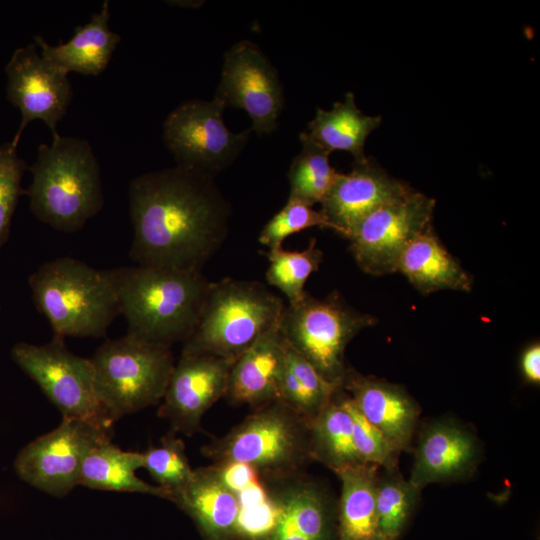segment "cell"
I'll return each mask as SVG.
<instances>
[{"instance_id":"23","label":"cell","mask_w":540,"mask_h":540,"mask_svg":"<svg viewBox=\"0 0 540 540\" xmlns=\"http://www.w3.org/2000/svg\"><path fill=\"white\" fill-rule=\"evenodd\" d=\"M420 293L440 290L469 292L473 279L438 239L432 226L418 234L405 248L397 271Z\"/></svg>"},{"instance_id":"26","label":"cell","mask_w":540,"mask_h":540,"mask_svg":"<svg viewBox=\"0 0 540 540\" xmlns=\"http://www.w3.org/2000/svg\"><path fill=\"white\" fill-rule=\"evenodd\" d=\"M381 116L366 115L359 110L352 92L344 100L334 103L331 110L317 108L308 124L307 134L329 153L346 151L355 161L366 158V139L381 124Z\"/></svg>"},{"instance_id":"28","label":"cell","mask_w":540,"mask_h":540,"mask_svg":"<svg viewBox=\"0 0 540 540\" xmlns=\"http://www.w3.org/2000/svg\"><path fill=\"white\" fill-rule=\"evenodd\" d=\"M301 151L293 158L288 172L289 197L310 206L322 203L339 174L329 162L330 153L307 132L300 133Z\"/></svg>"},{"instance_id":"1","label":"cell","mask_w":540,"mask_h":540,"mask_svg":"<svg viewBox=\"0 0 540 540\" xmlns=\"http://www.w3.org/2000/svg\"><path fill=\"white\" fill-rule=\"evenodd\" d=\"M136 265L200 271L224 243L231 206L214 175L177 165L134 178L129 186Z\"/></svg>"},{"instance_id":"20","label":"cell","mask_w":540,"mask_h":540,"mask_svg":"<svg viewBox=\"0 0 540 540\" xmlns=\"http://www.w3.org/2000/svg\"><path fill=\"white\" fill-rule=\"evenodd\" d=\"M342 389L359 412L373 424L399 452L408 451L420 408L408 392L397 384L362 375L349 368Z\"/></svg>"},{"instance_id":"21","label":"cell","mask_w":540,"mask_h":540,"mask_svg":"<svg viewBox=\"0 0 540 540\" xmlns=\"http://www.w3.org/2000/svg\"><path fill=\"white\" fill-rule=\"evenodd\" d=\"M286 351L287 343L278 324L234 360L225 396L234 404L254 407L277 400Z\"/></svg>"},{"instance_id":"36","label":"cell","mask_w":540,"mask_h":540,"mask_svg":"<svg viewBox=\"0 0 540 540\" xmlns=\"http://www.w3.org/2000/svg\"><path fill=\"white\" fill-rule=\"evenodd\" d=\"M520 369L526 382L540 383V344L534 342L524 349L520 358Z\"/></svg>"},{"instance_id":"19","label":"cell","mask_w":540,"mask_h":540,"mask_svg":"<svg viewBox=\"0 0 540 540\" xmlns=\"http://www.w3.org/2000/svg\"><path fill=\"white\" fill-rule=\"evenodd\" d=\"M169 500L192 518L204 540H234L240 536V496L217 466L193 470L189 481Z\"/></svg>"},{"instance_id":"24","label":"cell","mask_w":540,"mask_h":540,"mask_svg":"<svg viewBox=\"0 0 540 540\" xmlns=\"http://www.w3.org/2000/svg\"><path fill=\"white\" fill-rule=\"evenodd\" d=\"M378 469L360 464L336 472L341 482L338 540H382L376 509Z\"/></svg>"},{"instance_id":"2","label":"cell","mask_w":540,"mask_h":540,"mask_svg":"<svg viewBox=\"0 0 540 540\" xmlns=\"http://www.w3.org/2000/svg\"><path fill=\"white\" fill-rule=\"evenodd\" d=\"M107 271L127 334L169 348L190 337L211 285L202 272L142 265Z\"/></svg>"},{"instance_id":"10","label":"cell","mask_w":540,"mask_h":540,"mask_svg":"<svg viewBox=\"0 0 540 540\" xmlns=\"http://www.w3.org/2000/svg\"><path fill=\"white\" fill-rule=\"evenodd\" d=\"M225 108L214 96L210 101H186L169 113L163 124V139L177 165L215 176L232 164L252 130L230 131L223 120Z\"/></svg>"},{"instance_id":"25","label":"cell","mask_w":540,"mask_h":540,"mask_svg":"<svg viewBox=\"0 0 540 540\" xmlns=\"http://www.w3.org/2000/svg\"><path fill=\"white\" fill-rule=\"evenodd\" d=\"M141 467L142 452L123 451L111 440H105L86 455L78 485L97 490L149 494L169 500V491L136 476L135 471Z\"/></svg>"},{"instance_id":"8","label":"cell","mask_w":540,"mask_h":540,"mask_svg":"<svg viewBox=\"0 0 540 540\" xmlns=\"http://www.w3.org/2000/svg\"><path fill=\"white\" fill-rule=\"evenodd\" d=\"M376 321L349 306L337 292L322 299L306 292L298 302L285 305L279 329L286 342L323 378L342 388L350 368L345 362L348 344Z\"/></svg>"},{"instance_id":"31","label":"cell","mask_w":540,"mask_h":540,"mask_svg":"<svg viewBox=\"0 0 540 540\" xmlns=\"http://www.w3.org/2000/svg\"><path fill=\"white\" fill-rule=\"evenodd\" d=\"M142 454L143 467L158 486L170 494L183 487L193 474L184 442L172 432L161 439L159 446H150Z\"/></svg>"},{"instance_id":"18","label":"cell","mask_w":540,"mask_h":540,"mask_svg":"<svg viewBox=\"0 0 540 540\" xmlns=\"http://www.w3.org/2000/svg\"><path fill=\"white\" fill-rule=\"evenodd\" d=\"M479 459L477 438L449 419L431 421L422 428L408 481L419 491L431 483L463 478Z\"/></svg>"},{"instance_id":"13","label":"cell","mask_w":540,"mask_h":540,"mask_svg":"<svg viewBox=\"0 0 540 540\" xmlns=\"http://www.w3.org/2000/svg\"><path fill=\"white\" fill-rule=\"evenodd\" d=\"M215 97L226 107L243 109L251 130L271 133L283 109V90L277 71L259 47L249 40L235 43L225 54Z\"/></svg>"},{"instance_id":"37","label":"cell","mask_w":540,"mask_h":540,"mask_svg":"<svg viewBox=\"0 0 540 540\" xmlns=\"http://www.w3.org/2000/svg\"><path fill=\"white\" fill-rule=\"evenodd\" d=\"M1 309H2V307H1V304H0V313H1Z\"/></svg>"},{"instance_id":"16","label":"cell","mask_w":540,"mask_h":540,"mask_svg":"<svg viewBox=\"0 0 540 540\" xmlns=\"http://www.w3.org/2000/svg\"><path fill=\"white\" fill-rule=\"evenodd\" d=\"M412 190L366 157L362 161H355L350 172H339L321 203L320 211L334 226L335 232L349 238L364 217Z\"/></svg>"},{"instance_id":"6","label":"cell","mask_w":540,"mask_h":540,"mask_svg":"<svg viewBox=\"0 0 540 540\" xmlns=\"http://www.w3.org/2000/svg\"><path fill=\"white\" fill-rule=\"evenodd\" d=\"M203 454L217 467L243 465L275 480L297 474L312 459L307 421L278 399L256 407Z\"/></svg>"},{"instance_id":"17","label":"cell","mask_w":540,"mask_h":540,"mask_svg":"<svg viewBox=\"0 0 540 540\" xmlns=\"http://www.w3.org/2000/svg\"><path fill=\"white\" fill-rule=\"evenodd\" d=\"M278 482L271 495L273 523L262 540H331L333 507L326 490L297 474Z\"/></svg>"},{"instance_id":"5","label":"cell","mask_w":540,"mask_h":540,"mask_svg":"<svg viewBox=\"0 0 540 540\" xmlns=\"http://www.w3.org/2000/svg\"><path fill=\"white\" fill-rule=\"evenodd\" d=\"M285 304L269 288L231 277L211 282L200 318L181 354L235 360L280 322Z\"/></svg>"},{"instance_id":"22","label":"cell","mask_w":540,"mask_h":540,"mask_svg":"<svg viewBox=\"0 0 540 540\" xmlns=\"http://www.w3.org/2000/svg\"><path fill=\"white\" fill-rule=\"evenodd\" d=\"M109 19V1L105 0L88 23L75 27L66 43L60 41L52 46L42 36L35 35L34 44L45 60L66 74L97 76L106 69L121 41V36L109 28Z\"/></svg>"},{"instance_id":"7","label":"cell","mask_w":540,"mask_h":540,"mask_svg":"<svg viewBox=\"0 0 540 540\" xmlns=\"http://www.w3.org/2000/svg\"><path fill=\"white\" fill-rule=\"evenodd\" d=\"M91 362L98 399L114 422L159 403L175 365L169 347L130 334L106 340Z\"/></svg>"},{"instance_id":"3","label":"cell","mask_w":540,"mask_h":540,"mask_svg":"<svg viewBox=\"0 0 540 540\" xmlns=\"http://www.w3.org/2000/svg\"><path fill=\"white\" fill-rule=\"evenodd\" d=\"M32 182L24 194L33 215L65 233H73L99 213L104 204L101 172L85 139L53 136L41 144L31 167Z\"/></svg>"},{"instance_id":"30","label":"cell","mask_w":540,"mask_h":540,"mask_svg":"<svg viewBox=\"0 0 540 540\" xmlns=\"http://www.w3.org/2000/svg\"><path fill=\"white\" fill-rule=\"evenodd\" d=\"M269 266L266 280L269 285L279 289L287 298L288 304L298 302L306 293L304 287L310 275L319 270L323 252L310 240L301 251H289L282 247L264 252Z\"/></svg>"},{"instance_id":"12","label":"cell","mask_w":540,"mask_h":540,"mask_svg":"<svg viewBox=\"0 0 540 540\" xmlns=\"http://www.w3.org/2000/svg\"><path fill=\"white\" fill-rule=\"evenodd\" d=\"M112 432L85 420L63 417L54 430L23 447L14 460L16 474L33 487L64 497L78 485L86 455Z\"/></svg>"},{"instance_id":"35","label":"cell","mask_w":540,"mask_h":540,"mask_svg":"<svg viewBox=\"0 0 540 540\" xmlns=\"http://www.w3.org/2000/svg\"><path fill=\"white\" fill-rule=\"evenodd\" d=\"M286 367L293 374L307 400L311 418L325 406L336 390L341 388L331 384L323 378L318 371L288 343L286 351Z\"/></svg>"},{"instance_id":"32","label":"cell","mask_w":540,"mask_h":540,"mask_svg":"<svg viewBox=\"0 0 540 540\" xmlns=\"http://www.w3.org/2000/svg\"><path fill=\"white\" fill-rule=\"evenodd\" d=\"M320 227L335 231L321 211L289 197L286 204L263 226L258 240L269 250L282 247L285 239L300 231Z\"/></svg>"},{"instance_id":"11","label":"cell","mask_w":540,"mask_h":540,"mask_svg":"<svg viewBox=\"0 0 540 540\" xmlns=\"http://www.w3.org/2000/svg\"><path fill=\"white\" fill-rule=\"evenodd\" d=\"M434 208L433 198L412 190L364 217L348 238L359 268L374 276L396 272L408 244L431 226Z\"/></svg>"},{"instance_id":"9","label":"cell","mask_w":540,"mask_h":540,"mask_svg":"<svg viewBox=\"0 0 540 540\" xmlns=\"http://www.w3.org/2000/svg\"><path fill=\"white\" fill-rule=\"evenodd\" d=\"M11 358L63 417L82 419L112 432L115 422L98 399L91 359L73 354L63 338L53 336L43 345L17 342Z\"/></svg>"},{"instance_id":"34","label":"cell","mask_w":540,"mask_h":540,"mask_svg":"<svg viewBox=\"0 0 540 540\" xmlns=\"http://www.w3.org/2000/svg\"><path fill=\"white\" fill-rule=\"evenodd\" d=\"M27 168L11 141L0 145V251L9 238L13 214L25 192L21 182Z\"/></svg>"},{"instance_id":"15","label":"cell","mask_w":540,"mask_h":540,"mask_svg":"<svg viewBox=\"0 0 540 540\" xmlns=\"http://www.w3.org/2000/svg\"><path fill=\"white\" fill-rule=\"evenodd\" d=\"M234 360L204 354H181L170 375L159 416L173 432L192 435L206 411L226 395Z\"/></svg>"},{"instance_id":"27","label":"cell","mask_w":540,"mask_h":540,"mask_svg":"<svg viewBox=\"0 0 540 540\" xmlns=\"http://www.w3.org/2000/svg\"><path fill=\"white\" fill-rule=\"evenodd\" d=\"M310 450L315 459L334 473L363 464L356 452L352 422L339 388L325 406L307 421Z\"/></svg>"},{"instance_id":"4","label":"cell","mask_w":540,"mask_h":540,"mask_svg":"<svg viewBox=\"0 0 540 540\" xmlns=\"http://www.w3.org/2000/svg\"><path fill=\"white\" fill-rule=\"evenodd\" d=\"M28 284L54 337H104L120 314L108 271L72 257L43 263L29 276Z\"/></svg>"},{"instance_id":"14","label":"cell","mask_w":540,"mask_h":540,"mask_svg":"<svg viewBox=\"0 0 540 540\" xmlns=\"http://www.w3.org/2000/svg\"><path fill=\"white\" fill-rule=\"evenodd\" d=\"M31 43L16 49L5 66L7 99L21 112L19 128L11 140L17 147L26 126L42 120L57 136V125L65 116L73 91L68 74L59 70Z\"/></svg>"},{"instance_id":"33","label":"cell","mask_w":540,"mask_h":540,"mask_svg":"<svg viewBox=\"0 0 540 540\" xmlns=\"http://www.w3.org/2000/svg\"><path fill=\"white\" fill-rule=\"evenodd\" d=\"M344 402L351 417L353 442L360 461L382 469H396L400 452L359 412L345 390Z\"/></svg>"},{"instance_id":"29","label":"cell","mask_w":540,"mask_h":540,"mask_svg":"<svg viewBox=\"0 0 540 540\" xmlns=\"http://www.w3.org/2000/svg\"><path fill=\"white\" fill-rule=\"evenodd\" d=\"M377 478L376 509L382 540H397L403 532L421 491L398 471L387 470Z\"/></svg>"}]
</instances>
